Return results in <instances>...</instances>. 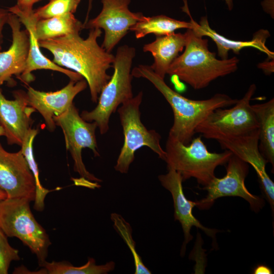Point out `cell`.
<instances>
[{"mask_svg":"<svg viewBox=\"0 0 274 274\" xmlns=\"http://www.w3.org/2000/svg\"><path fill=\"white\" fill-rule=\"evenodd\" d=\"M102 34L101 29H90L86 39L75 32L64 37L39 41L40 48L50 52L52 61L80 75L89 86L91 99L97 102L104 86L111 76L107 71L112 66L115 56L97 43Z\"/></svg>","mask_w":274,"mask_h":274,"instance_id":"6da1fadb","label":"cell"},{"mask_svg":"<svg viewBox=\"0 0 274 274\" xmlns=\"http://www.w3.org/2000/svg\"><path fill=\"white\" fill-rule=\"evenodd\" d=\"M131 74L133 77L148 80L162 94L170 106L174 114V122L168 137L186 145L192 141L197 126L213 111L232 106L238 100L222 93L216 94L207 99H189L170 88L164 79L147 65L140 64L134 67Z\"/></svg>","mask_w":274,"mask_h":274,"instance_id":"7a4b0ae2","label":"cell"},{"mask_svg":"<svg viewBox=\"0 0 274 274\" xmlns=\"http://www.w3.org/2000/svg\"><path fill=\"white\" fill-rule=\"evenodd\" d=\"M185 50L169 67L167 74L176 76L195 90L204 88L217 78L235 72L236 57L218 59L210 51L208 40L187 29Z\"/></svg>","mask_w":274,"mask_h":274,"instance_id":"3957f363","label":"cell"},{"mask_svg":"<svg viewBox=\"0 0 274 274\" xmlns=\"http://www.w3.org/2000/svg\"><path fill=\"white\" fill-rule=\"evenodd\" d=\"M135 56L133 47L124 45L118 48L112 65L113 74L102 88L96 107L80 115L86 121L95 122L101 134L109 130L110 117L118 106L133 97L131 67Z\"/></svg>","mask_w":274,"mask_h":274,"instance_id":"277c9868","label":"cell"},{"mask_svg":"<svg viewBox=\"0 0 274 274\" xmlns=\"http://www.w3.org/2000/svg\"><path fill=\"white\" fill-rule=\"evenodd\" d=\"M165 151L167 168L179 173L183 181L193 178L203 187L215 177L216 168L226 164L233 154L227 150L210 152L200 136L192 139L187 145L168 136Z\"/></svg>","mask_w":274,"mask_h":274,"instance_id":"5b68a950","label":"cell"},{"mask_svg":"<svg viewBox=\"0 0 274 274\" xmlns=\"http://www.w3.org/2000/svg\"><path fill=\"white\" fill-rule=\"evenodd\" d=\"M30 202L24 198L0 200V229L8 237L19 238L36 255L41 266L46 261L51 242L33 216Z\"/></svg>","mask_w":274,"mask_h":274,"instance_id":"8992f818","label":"cell"},{"mask_svg":"<svg viewBox=\"0 0 274 274\" xmlns=\"http://www.w3.org/2000/svg\"><path fill=\"white\" fill-rule=\"evenodd\" d=\"M143 95L140 91L123 103L117 110L124 140L114 168L121 174L128 173L134 161L135 152L143 146L149 147L162 160L166 159L165 151L160 144V135L155 130L148 129L141 121L140 106Z\"/></svg>","mask_w":274,"mask_h":274,"instance_id":"52a82bcc","label":"cell"},{"mask_svg":"<svg viewBox=\"0 0 274 274\" xmlns=\"http://www.w3.org/2000/svg\"><path fill=\"white\" fill-rule=\"evenodd\" d=\"M256 90V85L252 84L232 107L213 111L197 126L195 133H200L207 139L218 141L243 135L258 129V120L250 104Z\"/></svg>","mask_w":274,"mask_h":274,"instance_id":"ba28073f","label":"cell"},{"mask_svg":"<svg viewBox=\"0 0 274 274\" xmlns=\"http://www.w3.org/2000/svg\"><path fill=\"white\" fill-rule=\"evenodd\" d=\"M53 119L56 125L60 126L63 131L66 149L74 160V171L78 173L84 181L101 182V180L87 170L81 155L82 149L88 148L95 157L100 156L95 135L97 127L95 122L84 120L74 104L62 114L55 116Z\"/></svg>","mask_w":274,"mask_h":274,"instance_id":"9c48e42d","label":"cell"},{"mask_svg":"<svg viewBox=\"0 0 274 274\" xmlns=\"http://www.w3.org/2000/svg\"><path fill=\"white\" fill-rule=\"evenodd\" d=\"M226 163L225 176L221 178L215 176L207 186L201 188L207 191V194L206 197L196 201V207L200 210H207L218 198L238 196L248 201L253 211L256 213L260 211L264 206V199L251 194L245 184L249 172V164L234 154Z\"/></svg>","mask_w":274,"mask_h":274,"instance_id":"30bf717a","label":"cell"},{"mask_svg":"<svg viewBox=\"0 0 274 274\" xmlns=\"http://www.w3.org/2000/svg\"><path fill=\"white\" fill-rule=\"evenodd\" d=\"M102 9L95 18L83 24L84 28L102 29L105 36L101 47L110 53L128 33L131 26L146 16L129 9L130 0H100Z\"/></svg>","mask_w":274,"mask_h":274,"instance_id":"8fae6325","label":"cell"},{"mask_svg":"<svg viewBox=\"0 0 274 274\" xmlns=\"http://www.w3.org/2000/svg\"><path fill=\"white\" fill-rule=\"evenodd\" d=\"M36 182L21 150L11 153L0 143V189L7 198H24L34 201Z\"/></svg>","mask_w":274,"mask_h":274,"instance_id":"7c38bea8","label":"cell"},{"mask_svg":"<svg viewBox=\"0 0 274 274\" xmlns=\"http://www.w3.org/2000/svg\"><path fill=\"white\" fill-rule=\"evenodd\" d=\"M167 169V174L160 175L158 178L161 185L171 193L174 202V219L179 221L182 226L184 240L181 247V256H184L187 245L193 238L190 233L193 226L200 229L211 237L216 246V234L219 230L204 226L193 216L192 209L196 205V201L188 200L185 197L182 186L183 181L180 174L172 168Z\"/></svg>","mask_w":274,"mask_h":274,"instance_id":"4fadbf2b","label":"cell"},{"mask_svg":"<svg viewBox=\"0 0 274 274\" xmlns=\"http://www.w3.org/2000/svg\"><path fill=\"white\" fill-rule=\"evenodd\" d=\"M221 147L231 152L253 166L272 212L274 208V183L266 171V160L259 148V129L246 134L217 141Z\"/></svg>","mask_w":274,"mask_h":274,"instance_id":"5bb4252c","label":"cell"},{"mask_svg":"<svg viewBox=\"0 0 274 274\" xmlns=\"http://www.w3.org/2000/svg\"><path fill=\"white\" fill-rule=\"evenodd\" d=\"M87 83L84 79L70 82L60 90L54 92H44L31 87L26 92L29 106L38 111L43 117L47 129L53 131L56 127L54 117L66 111L73 104L75 96L85 90Z\"/></svg>","mask_w":274,"mask_h":274,"instance_id":"9a60e30c","label":"cell"},{"mask_svg":"<svg viewBox=\"0 0 274 274\" xmlns=\"http://www.w3.org/2000/svg\"><path fill=\"white\" fill-rule=\"evenodd\" d=\"M13 95V100L7 99L0 88V124L8 144L21 146L31 128L33 120L31 116L36 110L29 106L25 91H14Z\"/></svg>","mask_w":274,"mask_h":274,"instance_id":"2e32d148","label":"cell"},{"mask_svg":"<svg viewBox=\"0 0 274 274\" xmlns=\"http://www.w3.org/2000/svg\"><path fill=\"white\" fill-rule=\"evenodd\" d=\"M8 10L18 17L29 35V47L26 67L19 76L22 81L25 83L33 81L34 78L32 72L42 69L61 73L67 76L71 80L75 81L83 79L78 73L57 65L42 53L36 34V24L38 20L33 15V10L31 12H24L20 10L16 5L9 8Z\"/></svg>","mask_w":274,"mask_h":274,"instance_id":"e0dca14e","label":"cell"},{"mask_svg":"<svg viewBox=\"0 0 274 274\" xmlns=\"http://www.w3.org/2000/svg\"><path fill=\"white\" fill-rule=\"evenodd\" d=\"M7 23L11 29L12 42L7 50H0V88L13 76H19L24 71L29 47L28 32L21 29L18 17L9 12Z\"/></svg>","mask_w":274,"mask_h":274,"instance_id":"ac0fdd59","label":"cell"},{"mask_svg":"<svg viewBox=\"0 0 274 274\" xmlns=\"http://www.w3.org/2000/svg\"><path fill=\"white\" fill-rule=\"evenodd\" d=\"M193 27L192 29L197 35L211 38L215 43L218 55L222 59L228 58V52L232 50L235 54H238L240 51L245 48L252 47L265 53L270 58H273V53L266 46V39L270 36L267 30L261 29L256 32L252 40L246 41L230 40L217 33L211 28L206 17L201 18L199 23L195 21L192 18Z\"/></svg>","mask_w":274,"mask_h":274,"instance_id":"d6986e66","label":"cell"},{"mask_svg":"<svg viewBox=\"0 0 274 274\" xmlns=\"http://www.w3.org/2000/svg\"><path fill=\"white\" fill-rule=\"evenodd\" d=\"M186 42L185 33L173 32L166 36H156L155 41L144 46L143 51L151 53L154 61L150 67L164 79L169 67L182 51Z\"/></svg>","mask_w":274,"mask_h":274,"instance_id":"ffe728a7","label":"cell"},{"mask_svg":"<svg viewBox=\"0 0 274 274\" xmlns=\"http://www.w3.org/2000/svg\"><path fill=\"white\" fill-rule=\"evenodd\" d=\"M258 122L259 148L260 152L274 166V99L251 105Z\"/></svg>","mask_w":274,"mask_h":274,"instance_id":"44dd1931","label":"cell"},{"mask_svg":"<svg viewBox=\"0 0 274 274\" xmlns=\"http://www.w3.org/2000/svg\"><path fill=\"white\" fill-rule=\"evenodd\" d=\"M84 25L73 14H67L39 20L36 34L39 41L53 39L75 32H80Z\"/></svg>","mask_w":274,"mask_h":274,"instance_id":"7402d4cb","label":"cell"},{"mask_svg":"<svg viewBox=\"0 0 274 274\" xmlns=\"http://www.w3.org/2000/svg\"><path fill=\"white\" fill-rule=\"evenodd\" d=\"M193 27L191 18L190 22H186L160 15L146 17L144 20L131 26L129 30L134 31L135 38L139 39L150 33H153L156 36H166L175 32L178 29H192Z\"/></svg>","mask_w":274,"mask_h":274,"instance_id":"603a6c76","label":"cell"},{"mask_svg":"<svg viewBox=\"0 0 274 274\" xmlns=\"http://www.w3.org/2000/svg\"><path fill=\"white\" fill-rule=\"evenodd\" d=\"M48 274H107L113 271L115 263L113 261L105 264L97 265L93 258H89L87 262L80 266H74L67 261L51 262L46 260L40 266Z\"/></svg>","mask_w":274,"mask_h":274,"instance_id":"cb8c5ba5","label":"cell"},{"mask_svg":"<svg viewBox=\"0 0 274 274\" xmlns=\"http://www.w3.org/2000/svg\"><path fill=\"white\" fill-rule=\"evenodd\" d=\"M38 133V129L31 128L29 129L22 142L20 150L24 156L35 180L36 187L33 208L37 211L42 212L45 207V198L47 194L51 190L44 188L41 184L38 165L33 156L32 143Z\"/></svg>","mask_w":274,"mask_h":274,"instance_id":"d4e9b609","label":"cell"},{"mask_svg":"<svg viewBox=\"0 0 274 274\" xmlns=\"http://www.w3.org/2000/svg\"><path fill=\"white\" fill-rule=\"evenodd\" d=\"M111 219L114 229L126 243L132 253L135 266L134 273L151 274V271L144 265L142 258L137 253L135 243L132 236V228L129 223L121 215L115 213L111 214Z\"/></svg>","mask_w":274,"mask_h":274,"instance_id":"484cf974","label":"cell"},{"mask_svg":"<svg viewBox=\"0 0 274 274\" xmlns=\"http://www.w3.org/2000/svg\"><path fill=\"white\" fill-rule=\"evenodd\" d=\"M81 0H49L43 6L33 10V14L39 20L67 14H74Z\"/></svg>","mask_w":274,"mask_h":274,"instance_id":"4316f807","label":"cell"},{"mask_svg":"<svg viewBox=\"0 0 274 274\" xmlns=\"http://www.w3.org/2000/svg\"><path fill=\"white\" fill-rule=\"evenodd\" d=\"M7 237L0 229V274H7L11 262L20 259L19 251L9 244Z\"/></svg>","mask_w":274,"mask_h":274,"instance_id":"83f0119b","label":"cell"},{"mask_svg":"<svg viewBox=\"0 0 274 274\" xmlns=\"http://www.w3.org/2000/svg\"><path fill=\"white\" fill-rule=\"evenodd\" d=\"M41 0H17L16 6L24 12H31L33 10V6Z\"/></svg>","mask_w":274,"mask_h":274,"instance_id":"f1b7e54d","label":"cell"},{"mask_svg":"<svg viewBox=\"0 0 274 274\" xmlns=\"http://www.w3.org/2000/svg\"><path fill=\"white\" fill-rule=\"evenodd\" d=\"M9 12L8 10L0 8V41L2 38V31L4 26L7 23Z\"/></svg>","mask_w":274,"mask_h":274,"instance_id":"f546056e","label":"cell"},{"mask_svg":"<svg viewBox=\"0 0 274 274\" xmlns=\"http://www.w3.org/2000/svg\"><path fill=\"white\" fill-rule=\"evenodd\" d=\"M271 269L265 265H258L253 270L254 274H271Z\"/></svg>","mask_w":274,"mask_h":274,"instance_id":"4dcf8cb0","label":"cell"},{"mask_svg":"<svg viewBox=\"0 0 274 274\" xmlns=\"http://www.w3.org/2000/svg\"><path fill=\"white\" fill-rule=\"evenodd\" d=\"M259 67L262 68L263 72L267 75H269L273 72V63L270 64L268 62L267 64H259Z\"/></svg>","mask_w":274,"mask_h":274,"instance_id":"1f68e13d","label":"cell"},{"mask_svg":"<svg viewBox=\"0 0 274 274\" xmlns=\"http://www.w3.org/2000/svg\"><path fill=\"white\" fill-rule=\"evenodd\" d=\"M92 1L93 0H88V10H87V13L85 22L84 23H83L84 24H85L88 21L89 14L92 8Z\"/></svg>","mask_w":274,"mask_h":274,"instance_id":"d6a6232c","label":"cell"},{"mask_svg":"<svg viewBox=\"0 0 274 274\" xmlns=\"http://www.w3.org/2000/svg\"><path fill=\"white\" fill-rule=\"evenodd\" d=\"M226 4L227 8L229 11L232 10L233 7V0H223Z\"/></svg>","mask_w":274,"mask_h":274,"instance_id":"836d02e7","label":"cell"},{"mask_svg":"<svg viewBox=\"0 0 274 274\" xmlns=\"http://www.w3.org/2000/svg\"><path fill=\"white\" fill-rule=\"evenodd\" d=\"M7 197L6 193L0 189V200H3Z\"/></svg>","mask_w":274,"mask_h":274,"instance_id":"e575fe53","label":"cell"},{"mask_svg":"<svg viewBox=\"0 0 274 274\" xmlns=\"http://www.w3.org/2000/svg\"><path fill=\"white\" fill-rule=\"evenodd\" d=\"M5 136V131L4 130L0 124V136Z\"/></svg>","mask_w":274,"mask_h":274,"instance_id":"d590c367","label":"cell"}]
</instances>
